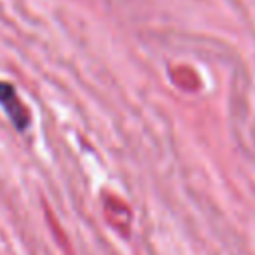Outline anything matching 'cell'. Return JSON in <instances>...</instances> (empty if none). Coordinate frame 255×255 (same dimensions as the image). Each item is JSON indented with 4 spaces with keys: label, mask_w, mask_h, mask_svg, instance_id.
<instances>
[{
    "label": "cell",
    "mask_w": 255,
    "mask_h": 255,
    "mask_svg": "<svg viewBox=\"0 0 255 255\" xmlns=\"http://www.w3.org/2000/svg\"><path fill=\"white\" fill-rule=\"evenodd\" d=\"M0 106L6 110L10 122L16 126V129L24 131L30 124V114H28V108L20 102L16 90L12 84H6V82H0Z\"/></svg>",
    "instance_id": "6da1fadb"
}]
</instances>
